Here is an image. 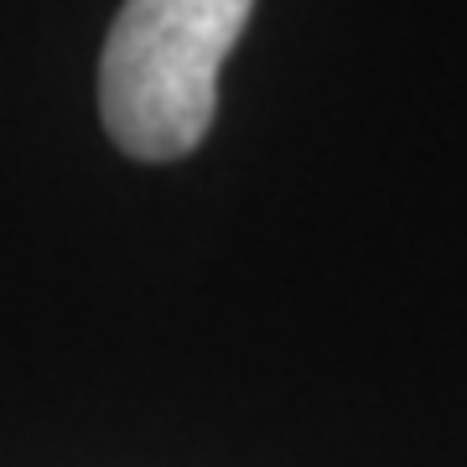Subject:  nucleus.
Wrapping results in <instances>:
<instances>
[{"label":"nucleus","instance_id":"obj_1","mask_svg":"<svg viewBox=\"0 0 467 467\" xmlns=\"http://www.w3.org/2000/svg\"><path fill=\"white\" fill-rule=\"evenodd\" d=\"M254 0H125L99 57L104 130L135 161H177L218 109V67Z\"/></svg>","mask_w":467,"mask_h":467}]
</instances>
